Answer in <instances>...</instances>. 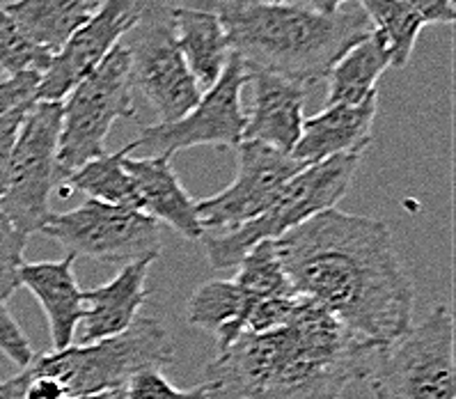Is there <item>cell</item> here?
Listing matches in <instances>:
<instances>
[{
    "label": "cell",
    "mask_w": 456,
    "mask_h": 399,
    "mask_svg": "<svg viewBox=\"0 0 456 399\" xmlns=\"http://www.w3.org/2000/svg\"><path fill=\"white\" fill-rule=\"evenodd\" d=\"M424 23H454V0H403Z\"/></svg>",
    "instance_id": "33"
},
{
    "label": "cell",
    "mask_w": 456,
    "mask_h": 399,
    "mask_svg": "<svg viewBox=\"0 0 456 399\" xmlns=\"http://www.w3.org/2000/svg\"><path fill=\"white\" fill-rule=\"evenodd\" d=\"M92 12L90 0H17L5 7L19 33L51 55L65 49Z\"/></svg>",
    "instance_id": "20"
},
{
    "label": "cell",
    "mask_w": 456,
    "mask_h": 399,
    "mask_svg": "<svg viewBox=\"0 0 456 399\" xmlns=\"http://www.w3.org/2000/svg\"><path fill=\"white\" fill-rule=\"evenodd\" d=\"M124 399H211V390L207 381L179 390L159 370H142L124 386Z\"/></svg>",
    "instance_id": "28"
},
{
    "label": "cell",
    "mask_w": 456,
    "mask_h": 399,
    "mask_svg": "<svg viewBox=\"0 0 456 399\" xmlns=\"http://www.w3.org/2000/svg\"><path fill=\"white\" fill-rule=\"evenodd\" d=\"M5 78H7V74H5V71H3V69H0V83L5 81Z\"/></svg>",
    "instance_id": "40"
},
{
    "label": "cell",
    "mask_w": 456,
    "mask_h": 399,
    "mask_svg": "<svg viewBox=\"0 0 456 399\" xmlns=\"http://www.w3.org/2000/svg\"><path fill=\"white\" fill-rule=\"evenodd\" d=\"M122 44L129 51L131 86L147 99L161 125L182 119L200 102L202 90L179 51L170 7L163 0H151Z\"/></svg>",
    "instance_id": "9"
},
{
    "label": "cell",
    "mask_w": 456,
    "mask_h": 399,
    "mask_svg": "<svg viewBox=\"0 0 456 399\" xmlns=\"http://www.w3.org/2000/svg\"><path fill=\"white\" fill-rule=\"evenodd\" d=\"M291 154L255 141L237 147V175L230 186L198 200L200 223L207 232H230L257 218L273 202L278 191L303 170Z\"/></svg>",
    "instance_id": "12"
},
{
    "label": "cell",
    "mask_w": 456,
    "mask_h": 399,
    "mask_svg": "<svg viewBox=\"0 0 456 399\" xmlns=\"http://www.w3.org/2000/svg\"><path fill=\"white\" fill-rule=\"evenodd\" d=\"M0 354L21 370H26L35 358L33 345L14 319V314L10 313L7 301L3 297H0Z\"/></svg>",
    "instance_id": "29"
},
{
    "label": "cell",
    "mask_w": 456,
    "mask_h": 399,
    "mask_svg": "<svg viewBox=\"0 0 456 399\" xmlns=\"http://www.w3.org/2000/svg\"><path fill=\"white\" fill-rule=\"evenodd\" d=\"M360 161V154H344L303 167L257 218L230 232L204 234L202 246L209 265L214 269H234L259 241H275L322 211L333 209L349 191Z\"/></svg>",
    "instance_id": "5"
},
{
    "label": "cell",
    "mask_w": 456,
    "mask_h": 399,
    "mask_svg": "<svg viewBox=\"0 0 456 399\" xmlns=\"http://www.w3.org/2000/svg\"><path fill=\"white\" fill-rule=\"evenodd\" d=\"M370 26L381 35L390 51L392 67H406L419 33L427 23L403 0H358Z\"/></svg>",
    "instance_id": "24"
},
{
    "label": "cell",
    "mask_w": 456,
    "mask_h": 399,
    "mask_svg": "<svg viewBox=\"0 0 456 399\" xmlns=\"http://www.w3.org/2000/svg\"><path fill=\"white\" fill-rule=\"evenodd\" d=\"M12 3H17V0H0V10H5V7L12 5Z\"/></svg>",
    "instance_id": "37"
},
{
    "label": "cell",
    "mask_w": 456,
    "mask_h": 399,
    "mask_svg": "<svg viewBox=\"0 0 456 399\" xmlns=\"http://www.w3.org/2000/svg\"><path fill=\"white\" fill-rule=\"evenodd\" d=\"M28 237L0 211V297L10 298L19 289V269L23 266Z\"/></svg>",
    "instance_id": "27"
},
{
    "label": "cell",
    "mask_w": 456,
    "mask_h": 399,
    "mask_svg": "<svg viewBox=\"0 0 456 399\" xmlns=\"http://www.w3.org/2000/svg\"><path fill=\"white\" fill-rule=\"evenodd\" d=\"M237 269V278L232 281L237 282L250 303L296 297L294 287L280 265L273 241H259L257 246H253L243 255Z\"/></svg>",
    "instance_id": "25"
},
{
    "label": "cell",
    "mask_w": 456,
    "mask_h": 399,
    "mask_svg": "<svg viewBox=\"0 0 456 399\" xmlns=\"http://www.w3.org/2000/svg\"><path fill=\"white\" fill-rule=\"evenodd\" d=\"M74 399H124V388H118V390H106V393L86 395V397H74Z\"/></svg>",
    "instance_id": "36"
},
{
    "label": "cell",
    "mask_w": 456,
    "mask_h": 399,
    "mask_svg": "<svg viewBox=\"0 0 456 399\" xmlns=\"http://www.w3.org/2000/svg\"><path fill=\"white\" fill-rule=\"evenodd\" d=\"M175 362V340L166 326L154 317H138L124 333L67 346L51 354H35L26 367L62 383L67 397L106 393L124 388L142 370H161Z\"/></svg>",
    "instance_id": "4"
},
{
    "label": "cell",
    "mask_w": 456,
    "mask_h": 399,
    "mask_svg": "<svg viewBox=\"0 0 456 399\" xmlns=\"http://www.w3.org/2000/svg\"><path fill=\"white\" fill-rule=\"evenodd\" d=\"M51 58L53 55L28 42L19 33L14 21L7 17L5 10H0V69L7 76L26 74V71H35L42 76L51 65Z\"/></svg>",
    "instance_id": "26"
},
{
    "label": "cell",
    "mask_w": 456,
    "mask_h": 399,
    "mask_svg": "<svg viewBox=\"0 0 456 399\" xmlns=\"http://www.w3.org/2000/svg\"><path fill=\"white\" fill-rule=\"evenodd\" d=\"M62 125L58 142V175L67 177L92 159L106 154V135L122 118H134L131 60L118 44L97 69L87 74L62 99Z\"/></svg>",
    "instance_id": "7"
},
{
    "label": "cell",
    "mask_w": 456,
    "mask_h": 399,
    "mask_svg": "<svg viewBox=\"0 0 456 399\" xmlns=\"http://www.w3.org/2000/svg\"><path fill=\"white\" fill-rule=\"evenodd\" d=\"M379 351L298 297L287 324L243 333L204 372L211 399H339L351 383L365 381Z\"/></svg>",
    "instance_id": "2"
},
{
    "label": "cell",
    "mask_w": 456,
    "mask_h": 399,
    "mask_svg": "<svg viewBox=\"0 0 456 399\" xmlns=\"http://www.w3.org/2000/svg\"><path fill=\"white\" fill-rule=\"evenodd\" d=\"M74 265L76 257L67 253V257L55 262H23L19 269V285L37 298L49 319L53 351L74 345L76 329L86 313L83 289L76 282Z\"/></svg>",
    "instance_id": "17"
},
{
    "label": "cell",
    "mask_w": 456,
    "mask_h": 399,
    "mask_svg": "<svg viewBox=\"0 0 456 399\" xmlns=\"http://www.w3.org/2000/svg\"><path fill=\"white\" fill-rule=\"evenodd\" d=\"M246 83H250V71L237 53H232L218 81L202 92L193 109L170 125L156 122L142 126L134 141V151L172 159L177 151L202 145L237 150L243 142L248 122L241 102Z\"/></svg>",
    "instance_id": "11"
},
{
    "label": "cell",
    "mask_w": 456,
    "mask_h": 399,
    "mask_svg": "<svg viewBox=\"0 0 456 399\" xmlns=\"http://www.w3.org/2000/svg\"><path fill=\"white\" fill-rule=\"evenodd\" d=\"M23 393L21 399H69L62 383L46 374H35L30 370H21Z\"/></svg>",
    "instance_id": "32"
},
{
    "label": "cell",
    "mask_w": 456,
    "mask_h": 399,
    "mask_svg": "<svg viewBox=\"0 0 456 399\" xmlns=\"http://www.w3.org/2000/svg\"><path fill=\"white\" fill-rule=\"evenodd\" d=\"M379 92L355 106H326L314 118L303 122L301 141L296 142L291 157L303 166H314L326 159L344 157V154H365L371 142Z\"/></svg>",
    "instance_id": "16"
},
{
    "label": "cell",
    "mask_w": 456,
    "mask_h": 399,
    "mask_svg": "<svg viewBox=\"0 0 456 399\" xmlns=\"http://www.w3.org/2000/svg\"><path fill=\"white\" fill-rule=\"evenodd\" d=\"M150 3L151 0H102L92 17L65 44V49L51 58V65L39 76L35 102H62L122 44Z\"/></svg>",
    "instance_id": "13"
},
{
    "label": "cell",
    "mask_w": 456,
    "mask_h": 399,
    "mask_svg": "<svg viewBox=\"0 0 456 399\" xmlns=\"http://www.w3.org/2000/svg\"><path fill=\"white\" fill-rule=\"evenodd\" d=\"M42 232L74 257L106 265L156 262L161 255V223L138 209L87 200L81 207L51 214Z\"/></svg>",
    "instance_id": "10"
},
{
    "label": "cell",
    "mask_w": 456,
    "mask_h": 399,
    "mask_svg": "<svg viewBox=\"0 0 456 399\" xmlns=\"http://www.w3.org/2000/svg\"><path fill=\"white\" fill-rule=\"evenodd\" d=\"M39 86V74L26 71V74L7 76L5 81L0 83V118L12 110L21 109L26 103L35 102V92Z\"/></svg>",
    "instance_id": "30"
},
{
    "label": "cell",
    "mask_w": 456,
    "mask_h": 399,
    "mask_svg": "<svg viewBox=\"0 0 456 399\" xmlns=\"http://www.w3.org/2000/svg\"><path fill=\"white\" fill-rule=\"evenodd\" d=\"M30 106H33V102L0 118V198H3V193H5V186H7V173H10L12 150H14L19 129H21V122H23V118H26V113Z\"/></svg>",
    "instance_id": "31"
},
{
    "label": "cell",
    "mask_w": 456,
    "mask_h": 399,
    "mask_svg": "<svg viewBox=\"0 0 456 399\" xmlns=\"http://www.w3.org/2000/svg\"><path fill=\"white\" fill-rule=\"evenodd\" d=\"M354 0H310L312 10L319 12V14H326V17H333L338 12H342L344 7L351 5Z\"/></svg>",
    "instance_id": "34"
},
{
    "label": "cell",
    "mask_w": 456,
    "mask_h": 399,
    "mask_svg": "<svg viewBox=\"0 0 456 399\" xmlns=\"http://www.w3.org/2000/svg\"><path fill=\"white\" fill-rule=\"evenodd\" d=\"M99 3H102V0H90V5L94 7V10H97V7H99Z\"/></svg>",
    "instance_id": "39"
},
{
    "label": "cell",
    "mask_w": 456,
    "mask_h": 399,
    "mask_svg": "<svg viewBox=\"0 0 456 399\" xmlns=\"http://www.w3.org/2000/svg\"><path fill=\"white\" fill-rule=\"evenodd\" d=\"M154 262H134L122 266L113 281L94 289L83 291L86 313L81 319V345L106 340L124 333L138 319L140 308L147 301V273Z\"/></svg>",
    "instance_id": "18"
},
{
    "label": "cell",
    "mask_w": 456,
    "mask_h": 399,
    "mask_svg": "<svg viewBox=\"0 0 456 399\" xmlns=\"http://www.w3.org/2000/svg\"><path fill=\"white\" fill-rule=\"evenodd\" d=\"M390 62V51L381 35L371 28L370 33L344 51L330 71H328V99L326 106H355L371 97L386 74Z\"/></svg>",
    "instance_id": "21"
},
{
    "label": "cell",
    "mask_w": 456,
    "mask_h": 399,
    "mask_svg": "<svg viewBox=\"0 0 456 399\" xmlns=\"http://www.w3.org/2000/svg\"><path fill=\"white\" fill-rule=\"evenodd\" d=\"M273 243L296 297L322 305L358 340L386 349L413 326L415 285L379 218L333 207Z\"/></svg>",
    "instance_id": "1"
},
{
    "label": "cell",
    "mask_w": 456,
    "mask_h": 399,
    "mask_svg": "<svg viewBox=\"0 0 456 399\" xmlns=\"http://www.w3.org/2000/svg\"><path fill=\"white\" fill-rule=\"evenodd\" d=\"M365 381L376 399H456L452 310L440 303L379 351Z\"/></svg>",
    "instance_id": "6"
},
{
    "label": "cell",
    "mask_w": 456,
    "mask_h": 399,
    "mask_svg": "<svg viewBox=\"0 0 456 399\" xmlns=\"http://www.w3.org/2000/svg\"><path fill=\"white\" fill-rule=\"evenodd\" d=\"M255 3H269V5H275V3H287V0H255Z\"/></svg>",
    "instance_id": "38"
},
{
    "label": "cell",
    "mask_w": 456,
    "mask_h": 399,
    "mask_svg": "<svg viewBox=\"0 0 456 399\" xmlns=\"http://www.w3.org/2000/svg\"><path fill=\"white\" fill-rule=\"evenodd\" d=\"M124 170L134 182L138 195V209L156 223H166L191 241H202L204 227L200 223L198 207L183 183L179 182L167 157L124 159Z\"/></svg>",
    "instance_id": "15"
},
{
    "label": "cell",
    "mask_w": 456,
    "mask_h": 399,
    "mask_svg": "<svg viewBox=\"0 0 456 399\" xmlns=\"http://www.w3.org/2000/svg\"><path fill=\"white\" fill-rule=\"evenodd\" d=\"M23 393V374L0 381V399H21Z\"/></svg>",
    "instance_id": "35"
},
{
    "label": "cell",
    "mask_w": 456,
    "mask_h": 399,
    "mask_svg": "<svg viewBox=\"0 0 456 399\" xmlns=\"http://www.w3.org/2000/svg\"><path fill=\"white\" fill-rule=\"evenodd\" d=\"M175 39L200 90H209L225 69L232 49L218 14L202 7H170Z\"/></svg>",
    "instance_id": "19"
},
{
    "label": "cell",
    "mask_w": 456,
    "mask_h": 399,
    "mask_svg": "<svg viewBox=\"0 0 456 399\" xmlns=\"http://www.w3.org/2000/svg\"><path fill=\"white\" fill-rule=\"evenodd\" d=\"M250 301L234 281H209L200 285L188 298L186 319L195 329L216 335V346H227L246 333V317Z\"/></svg>",
    "instance_id": "22"
},
{
    "label": "cell",
    "mask_w": 456,
    "mask_h": 399,
    "mask_svg": "<svg viewBox=\"0 0 456 399\" xmlns=\"http://www.w3.org/2000/svg\"><path fill=\"white\" fill-rule=\"evenodd\" d=\"M225 28L232 53L262 69L312 86L323 81L344 51L371 30L362 10L326 17L312 7L255 0H209Z\"/></svg>",
    "instance_id": "3"
},
{
    "label": "cell",
    "mask_w": 456,
    "mask_h": 399,
    "mask_svg": "<svg viewBox=\"0 0 456 399\" xmlns=\"http://www.w3.org/2000/svg\"><path fill=\"white\" fill-rule=\"evenodd\" d=\"M131 151H134V142H129L115 154L106 151L103 157L92 159L62 179V189L81 191L87 195V200H97L106 205L138 209L134 182H131L129 173L124 170V159L131 157Z\"/></svg>",
    "instance_id": "23"
},
{
    "label": "cell",
    "mask_w": 456,
    "mask_h": 399,
    "mask_svg": "<svg viewBox=\"0 0 456 399\" xmlns=\"http://www.w3.org/2000/svg\"><path fill=\"white\" fill-rule=\"evenodd\" d=\"M62 103L33 102L12 150L5 193L0 211L28 239L42 232L51 218V193L58 177V142Z\"/></svg>",
    "instance_id": "8"
},
{
    "label": "cell",
    "mask_w": 456,
    "mask_h": 399,
    "mask_svg": "<svg viewBox=\"0 0 456 399\" xmlns=\"http://www.w3.org/2000/svg\"><path fill=\"white\" fill-rule=\"evenodd\" d=\"M248 71L253 83V110L248 115L243 141L262 142L291 154L303 134L307 86L271 71Z\"/></svg>",
    "instance_id": "14"
}]
</instances>
